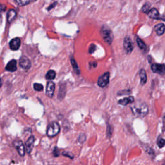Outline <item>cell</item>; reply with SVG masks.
<instances>
[{"label":"cell","mask_w":165,"mask_h":165,"mask_svg":"<svg viewBox=\"0 0 165 165\" xmlns=\"http://www.w3.org/2000/svg\"><path fill=\"white\" fill-rule=\"evenodd\" d=\"M131 110L134 116L140 118H143L148 114V106L146 103L137 101L131 106Z\"/></svg>","instance_id":"6da1fadb"},{"label":"cell","mask_w":165,"mask_h":165,"mask_svg":"<svg viewBox=\"0 0 165 165\" xmlns=\"http://www.w3.org/2000/svg\"><path fill=\"white\" fill-rule=\"evenodd\" d=\"M101 34L102 36V37L103 38L104 41L105 42L109 44V45H111L114 39V35L112 30L110 28L104 25L101 27Z\"/></svg>","instance_id":"7a4b0ae2"},{"label":"cell","mask_w":165,"mask_h":165,"mask_svg":"<svg viewBox=\"0 0 165 165\" xmlns=\"http://www.w3.org/2000/svg\"><path fill=\"white\" fill-rule=\"evenodd\" d=\"M59 131L60 126L59 124L56 121H54L50 123L49 125L48 126V128H47V134L49 138H53L58 135Z\"/></svg>","instance_id":"3957f363"},{"label":"cell","mask_w":165,"mask_h":165,"mask_svg":"<svg viewBox=\"0 0 165 165\" xmlns=\"http://www.w3.org/2000/svg\"><path fill=\"white\" fill-rule=\"evenodd\" d=\"M110 81V73L109 72H105L104 74L101 75L98 78L97 85L101 88L106 87L109 83Z\"/></svg>","instance_id":"277c9868"},{"label":"cell","mask_w":165,"mask_h":165,"mask_svg":"<svg viewBox=\"0 0 165 165\" xmlns=\"http://www.w3.org/2000/svg\"><path fill=\"white\" fill-rule=\"evenodd\" d=\"M123 48L125 52L127 54H131L133 51V50H134V45H133L132 41L130 37L126 36L125 37V39H124Z\"/></svg>","instance_id":"5b68a950"},{"label":"cell","mask_w":165,"mask_h":165,"mask_svg":"<svg viewBox=\"0 0 165 165\" xmlns=\"http://www.w3.org/2000/svg\"><path fill=\"white\" fill-rule=\"evenodd\" d=\"M152 71L155 74L160 75L165 74V65L164 64H158V63H154L151 66Z\"/></svg>","instance_id":"8992f818"},{"label":"cell","mask_w":165,"mask_h":165,"mask_svg":"<svg viewBox=\"0 0 165 165\" xmlns=\"http://www.w3.org/2000/svg\"><path fill=\"white\" fill-rule=\"evenodd\" d=\"M13 144L14 145L15 148H16L18 154H20V156H21V157L24 156L25 154V151H26V150H25L23 142H22L21 140L17 139V140H15L13 142Z\"/></svg>","instance_id":"52a82bcc"},{"label":"cell","mask_w":165,"mask_h":165,"mask_svg":"<svg viewBox=\"0 0 165 165\" xmlns=\"http://www.w3.org/2000/svg\"><path fill=\"white\" fill-rule=\"evenodd\" d=\"M19 65L22 68L25 70H28L31 67V62L30 59L25 56H22L20 58V61H19Z\"/></svg>","instance_id":"ba28073f"},{"label":"cell","mask_w":165,"mask_h":165,"mask_svg":"<svg viewBox=\"0 0 165 165\" xmlns=\"http://www.w3.org/2000/svg\"><path fill=\"white\" fill-rule=\"evenodd\" d=\"M55 91V84L52 81H49L47 82L46 88V95L50 98L54 96Z\"/></svg>","instance_id":"9c48e42d"},{"label":"cell","mask_w":165,"mask_h":165,"mask_svg":"<svg viewBox=\"0 0 165 165\" xmlns=\"http://www.w3.org/2000/svg\"><path fill=\"white\" fill-rule=\"evenodd\" d=\"M21 45V40L19 37H15L14 39H12L10 43H9V46H10V48L12 50H18L20 49Z\"/></svg>","instance_id":"30bf717a"},{"label":"cell","mask_w":165,"mask_h":165,"mask_svg":"<svg viewBox=\"0 0 165 165\" xmlns=\"http://www.w3.org/2000/svg\"><path fill=\"white\" fill-rule=\"evenodd\" d=\"M35 142V138L34 136H30V137L27 139V141L25 142V150L28 154H30L32 150L34 148V144Z\"/></svg>","instance_id":"8fae6325"},{"label":"cell","mask_w":165,"mask_h":165,"mask_svg":"<svg viewBox=\"0 0 165 165\" xmlns=\"http://www.w3.org/2000/svg\"><path fill=\"white\" fill-rule=\"evenodd\" d=\"M5 69L7 71L11 72H14L17 71V61L15 59H12L6 65Z\"/></svg>","instance_id":"7c38bea8"},{"label":"cell","mask_w":165,"mask_h":165,"mask_svg":"<svg viewBox=\"0 0 165 165\" xmlns=\"http://www.w3.org/2000/svg\"><path fill=\"white\" fill-rule=\"evenodd\" d=\"M148 16L153 20H161L160 14L156 8H152L148 13Z\"/></svg>","instance_id":"4fadbf2b"},{"label":"cell","mask_w":165,"mask_h":165,"mask_svg":"<svg viewBox=\"0 0 165 165\" xmlns=\"http://www.w3.org/2000/svg\"><path fill=\"white\" fill-rule=\"evenodd\" d=\"M134 102V97L133 96H129L128 97L123 98L118 101V103L119 104H121L123 106H126L127 104L133 103Z\"/></svg>","instance_id":"5bb4252c"},{"label":"cell","mask_w":165,"mask_h":165,"mask_svg":"<svg viewBox=\"0 0 165 165\" xmlns=\"http://www.w3.org/2000/svg\"><path fill=\"white\" fill-rule=\"evenodd\" d=\"M154 30L158 36H162L165 32V25L163 23L157 24L155 26Z\"/></svg>","instance_id":"9a60e30c"},{"label":"cell","mask_w":165,"mask_h":165,"mask_svg":"<svg viewBox=\"0 0 165 165\" xmlns=\"http://www.w3.org/2000/svg\"><path fill=\"white\" fill-rule=\"evenodd\" d=\"M17 16V12L14 9H10L8 11V13H7V21L9 23H12L13 21L15 18H16Z\"/></svg>","instance_id":"2e32d148"},{"label":"cell","mask_w":165,"mask_h":165,"mask_svg":"<svg viewBox=\"0 0 165 165\" xmlns=\"http://www.w3.org/2000/svg\"><path fill=\"white\" fill-rule=\"evenodd\" d=\"M139 77H140V82L141 85H144L146 84L147 81V75L146 71L144 69H141L139 72Z\"/></svg>","instance_id":"e0dca14e"},{"label":"cell","mask_w":165,"mask_h":165,"mask_svg":"<svg viewBox=\"0 0 165 165\" xmlns=\"http://www.w3.org/2000/svg\"><path fill=\"white\" fill-rule=\"evenodd\" d=\"M66 94V86L65 84H61L60 85L59 90V94H58V99L62 100Z\"/></svg>","instance_id":"ac0fdd59"},{"label":"cell","mask_w":165,"mask_h":165,"mask_svg":"<svg viewBox=\"0 0 165 165\" xmlns=\"http://www.w3.org/2000/svg\"><path fill=\"white\" fill-rule=\"evenodd\" d=\"M136 41H137V44L139 47V48L142 51H143L144 52L147 51V47L146 45V44L145 43L144 41H142L141 38L138 37L137 39H136Z\"/></svg>","instance_id":"d6986e66"},{"label":"cell","mask_w":165,"mask_h":165,"mask_svg":"<svg viewBox=\"0 0 165 165\" xmlns=\"http://www.w3.org/2000/svg\"><path fill=\"white\" fill-rule=\"evenodd\" d=\"M71 62L72 66H73V68H74V72L77 74H81V70L79 69V66L78 65V63H76L75 59L74 58H72V57L71 58Z\"/></svg>","instance_id":"ffe728a7"},{"label":"cell","mask_w":165,"mask_h":165,"mask_svg":"<svg viewBox=\"0 0 165 165\" xmlns=\"http://www.w3.org/2000/svg\"><path fill=\"white\" fill-rule=\"evenodd\" d=\"M56 72L54 71H53V70H50V71L47 72L45 77L47 79H49V80H52V79H54L56 78Z\"/></svg>","instance_id":"44dd1931"},{"label":"cell","mask_w":165,"mask_h":165,"mask_svg":"<svg viewBox=\"0 0 165 165\" xmlns=\"http://www.w3.org/2000/svg\"><path fill=\"white\" fill-rule=\"evenodd\" d=\"M157 144L159 148H163L165 146V139H164L163 138L159 137L157 139Z\"/></svg>","instance_id":"7402d4cb"},{"label":"cell","mask_w":165,"mask_h":165,"mask_svg":"<svg viewBox=\"0 0 165 165\" xmlns=\"http://www.w3.org/2000/svg\"><path fill=\"white\" fill-rule=\"evenodd\" d=\"M15 1L19 6H25L29 4L30 0H15Z\"/></svg>","instance_id":"603a6c76"},{"label":"cell","mask_w":165,"mask_h":165,"mask_svg":"<svg viewBox=\"0 0 165 165\" xmlns=\"http://www.w3.org/2000/svg\"><path fill=\"white\" fill-rule=\"evenodd\" d=\"M150 7H151V6H150V4H145L142 7V12H144V13H145V14H148L149 11H150V10L151 9Z\"/></svg>","instance_id":"cb8c5ba5"},{"label":"cell","mask_w":165,"mask_h":165,"mask_svg":"<svg viewBox=\"0 0 165 165\" xmlns=\"http://www.w3.org/2000/svg\"><path fill=\"white\" fill-rule=\"evenodd\" d=\"M33 87H34V90H36V91H38V92L42 91L43 90V85H41L40 83H36H36L34 84Z\"/></svg>","instance_id":"d4e9b609"},{"label":"cell","mask_w":165,"mask_h":165,"mask_svg":"<svg viewBox=\"0 0 165 165\" xmlns=\"http://www.w3.org/2000/svg\"><path fill=\"white\" fill-rule=\"evenodd\" d=\"M96 49V45H94V44H91L90 47H89V50H88V52H89L90 54H92L95 52Z\"/></svg>","instance_id":"484cf974"},{"label":"cell","mask_w":165,"mask_h":165,"mask_svg":"<svg viewBox=\"0 0 165 165\" xmlns=\"http://www.w3.org/2000/svg\"><path fill=\"white\" fill-rule=\"evenodd\" d=\"M54 155L55 157H58L59 155V151L57 147H55V148L54 149Z\"/></svg>","instance_id":"4316f807"},{"label":"cell","mask_w":165,"mask_h":165,"mask_svg":"<svg viewBox=\"0 0 165 165\" xmlns=\"http://www.w3.org/2000/svg\"><path fill=\"white\" fill-rule=\"evenodd\" d=\"M6 6L5 5H0V11L3 12V11H5L6 10Z\"/></svg>","instance_id":"83f0119b"},{"label":"cell","mask_w":165,"mask_h":165,"mask_svg":"<svg viewBox=\"0 0 165 165\" xmlns=\"http://www.w3.org/2000/svg\"><path fill=\"white\" fill-rule=\"evenodd\" d=\"M63 155H65V156H67L68 157H71V159H73V157H74L73 156H71V155H70L69 152H63Z\"/></svg>","instance_id":"f1b7e54d"},{"label":"cell","mask_w":165,"mask_h":165,"mask_svg":"<svg viewBox=\"0 0 165 165\" xmlns=\"http://www.w3.org/2000/svg\"><path fill=\"white\" fill-rule=\"evenodd\" d=\"M56 4H57V2L54 3V4H52V5H50V7H49L48 8V10H51V9H52V8H53L54 7H55V6L56 5Z\"/></svg>","instance_id":"f546056e"},{"label":"cell","mask_w":165,"mask_h":165,"mask_svg":"<svg viewBox=\"0 0 165 165\" xmlns=\"http://www.w3.org/2000/svg\"><path fill=\"white\" fill-rule=\"evenodd\" d=\"M1 85H2V82H1V78H0V87H1Z\"/></svg>","instance_id":"4dcf8cb0"},{"label":"cell","mask_w":165,"mask_h":165,"mask_svg":"<svg viewBox=\"0 0 165 165\" xmlns=\"http://www.w3.org/2000/svg\"><path fill=\"white\" fill-rule=\"evenodd\" d=\"M163 121H164V127H165V116L164 117V119H163Z\"/></svg>","instance_id":"1f68e13d"}]
</instances>
